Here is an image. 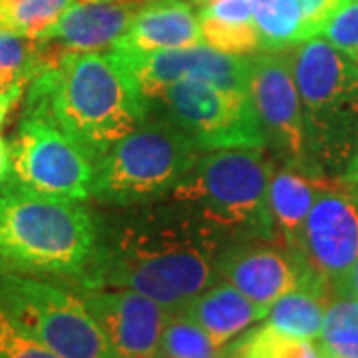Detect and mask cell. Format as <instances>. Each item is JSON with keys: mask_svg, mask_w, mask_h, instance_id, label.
I'll list each match as a JSON object with an SVG mask.
<instances>
[{"mask_svg": "<svg viewBox=\"0 0 358 358\" xmlns=\"http://www.w3.org/2000/svg\"><path fill=\"white\" fill-rule=\"evenodd\" d=\"M223 235L181 203L131 213L115 223L103 241L98 239L82 291L129 289L176 315L219 277Z\"/></svg>", "mask_w": 358, "mask_h": 358, "instance_id": "6da1fadb", "label": "cell"}, {"mask_svg": "<svg viewBox=\"0 0 358 358\" xmlns=\"http://www.w3.org/2000/svg\"><path fill=\"white\" fill-rule=\"evenodd\" d=\"M145 103L114 52H70L30 80L24 112L48 117L98 162L145 122Z\"/></svg>", "mask_w": 358, "mask_h": 358, "instance_id": "7a4b0ae2", "label": "cell"}, {"mask_svg": "<svg viewBox=\"0 0 358 358\" xmlns=\"http://www.w3.org/2000/svg\"><path fill=\"white\" fill-rule=\"evenodd\" d=\"M0 185V273L66 279L84 289L100 239L88 209L10 181Z\"/></svg>", "mask_w": 358, "mask_h": 358, "instance_id": "3957f363", "label": "cell"}, {"mask_svg": "<svg viewBox=\"0 0 358 358\" xmlns=\"http://www.w3.org/2000/svg\"><path fill=\"white\" fill-rule=\"evenodd\" d=\"M305 124L307 171L333 173L358 152V66L315 36L289 52Z\"/></svg>", "mask_w": 358, "mask_h": 358, "instance_id": "277c9868", "label": "cell"}, {"mask_svg": "<svg viewBox=\"0 0 358 358\" xmlns=\"http://www.w3.org/2000/svg\"><path fill=\"white\" fill-rule=\"evenodd\" d=\"M265 148L211 150L199 155L187 176L171 189L185 205L223 233H243L275 241L268 211L271 166Z\"/></svg>", "mask_w": 358, "mask_h": 358, "instance_id": "5b68a950", "label": "cell"}, {"mask_svg": "<svg viewBox=\"0 0 358 358\" xmlns=\"http://www.w3.org/2000/svg\"><path fill=\"white\" fill-rule=\"evenodd\" d=\"M199 157V145L173 122L141 124L96 162L92 195L131 205L171 193Z\"/></svg>", "mask_w": 358, "mask_h": 358, "instance_id": "8992f818", "label": "cell"}, {"mask_svg": "<svg viewBox=\"0 0 358 358\" xmlns=\"http://www.w3.org/2000/svg\"><path fill=\"white\" fill-rule=\"evenodd\" d=\"M0 307L60 358H117L84 299L56 282L0 273Z\"/></svg>", "mask_w": 358, "mask_h": 358, "instance_id": "52a82bcc", "label": "cell"}, {"mask_svg": "<svg viewBox=\"0 0 358 358\" xmlns=\"http://www.w3.org/2000/svg\"><path fill=\"white\" fill-rule=\"evenodd\" d=\"M8 148L10 169L4 181L78 203L92 195L96 162L48 117L24 112Z\"/></svg>", "mask_w": 358, "mask_h": 358, "instance_id": "ba28073f", "label": "cell"}, {"mask_svg": "<svg viewBox=\"0 0 358 358\" xmlns=\"http://www.w3.org/2000/svg\"><path fill=\"white\" fill-rule=\"evenodd\" d=\"M171 122L199 150L267 148L265 134L247 90L219 88L201 80H183L164 90Z\"/></svg>", "mask_w": 358, "mask_h": 358, "instance_id": "9c48e42d", "label": "cell"}, {"mask_svg": "<svg viewBox=\"0 0 358 358\" xmlns=\"http://www.w3.org/2000/svg\"><path fill=\"white\" fill-rule=\"evenodd\" d=\"M294 251L334 296H345L346 279L358 259V192L341 178H322Z\"/></svg>", "mask_w": 358, "mask_h": 358, "instance_id": "30bf717a", "label": "cell"}, {"mask_svg": "<svg viewBox=\"0 0 358 358\" xmlns=\"http://www.w3.org/2000/svg\"><path fill=\"white\" fill-rule=\"evenodd\" d=\"M249 96L267 145L291 167L307 171L303 108L289 54L263 52L249 58Z\"/></svg>", "mask_w": 358, "mask_h": 358, "instance_id": "8fae6325", "label": "cell"}, {"mask_svg": "<svg viewBox=\"0 0 358 358\" xmlns=\"http://www.w3.org/2000/svg\"><path fill=\"white\" fill-rule=\"evenodd\" d=\"M219 277L239 289L263 313V319L277 299L294 289H313L333 301L336 299L307 261L282 245H239L225 249L219 259Z\"/></svg>", "mask_w": 358, "mask_h": 358, "instance_id": "7c38bea8", "label": "cell"}, {"mask_svg": "<svg viewBox=\"0 0 358 358\" xmlns=\"http://www.w3.org/2000/svg\"><path fill=\"white\" fill-rule=\"evenodd\" d=\"M115 56L136 80L145 100L159 98L164 90L183 80H201L219 88L249 92V58L219 52L203 42L173 50Z\"/></svg>", "mask_w": 358, "mask_h": 358, "instance_id": "4fadbf2b", "label": "cell"}, {"mask_svg": "<svg viewBox=\"0 0 358 358\" xmlns=\"http://www.w3.org/2000/svg\"><path fill=\"white\" fill-rule=\"evenodd\" d=\"M82 299L117 358H159L171 313L157 301L129 289L96 287Z\"/></svg>", "mask_w": 358, "mask_h": 358, "instance_id": "5bb4252c", "label": "cell"}, {"mask_svg": "<svg viewBox=\"0 0 358 358\" xmlns=\"http://www.w3.org/2000/svg\"><path fill=\"white\" fill-rule=\"evenodd\" d=\"M143 4V0H74L36 38L40 62L54 68L70 52L110 50Z\"/></svg>", "mask_w": 358, "mask_h": 358, "instance_id": "9a60e30c", "label": "cell"}, {"mask_svg": "<svg viewBox=\"0 0 358 358\" xmlns=\"http://www.w3.org/2000/svg\"><path fill=\"white\" fill-rule=\"evenodd\" d=\"M201 26L192 4L183 0H150L112 46L115 54H150L201 44Z\"/></svg>", "mask_w": 358, "mask_h": 358, "instance_id": "2e32d148", "label": "cell"}, {"mask_svg": "<svg viewBox=\"0 0 358 358\" xmlns=\"http://www.w3.org/2000/svg\"><path fill=\"white\" fill-rule=\"evenodd\" d=\"M179 315L197 322L217 348H223L255 320L263 319V313L227 281L213 282L181 308Z\"/></svg>", "mask_w": 358, "mask_h": 358, "instance_id": "e0dca14e", "label": "cell"}, {"mask_svg": "<svg viewBox=\"0 0 358 358\" xmlns=\"http://www.w3.org/2000/svg\"><path fill=\"white\" fill-rule=\"evenodd\" d=\"M322 176L301 171V169H281L268 179V211L275 227V241L287 249H296L301 231L305 227L310 207L320 189Z\"/></svg>", "mask_w": 358, "mask_h": 358, "instance_id": "ac0fdd59", "label": "cell"}, {"mask_svg": "<svg viewBox=\"0 0 358 358\" xmlns=\"http://www.w3.org/2000/svg\"><path fill=\"white\" fill-rule=\"evenodd\" d=\"M203 40L231 56L261 52V38L249 0H207L197 10Z\"/></svg>", "mask_w": 358, "mask_h": 358, "instance_id": "d6986e66", "label": "cell"}, {"mask_svg": "<svg viewBox=\"0 0 358 358\" xmlns=\"http://www.w3.org/2000/svg\"><path fill=\"white\" fill-rule=\"evenodd\" d=\"M333 299L313 289H294L268 307L267 324L305 341H317L322 333L327 307Z\"/></svg>", "mask_w": 358, "mask_h": 358, "instance_id": "ffe728a7", "label": "cell"}, {"mask_svg": "<svg viewBox=\"0 0 358 358\" xmlns=\"http://www.w3.org/2000/svg\"><path fill=\"white\" fill-rule=\"evenodd\" d=\"M261 52H285L305 42L296 0H249Z\"/></svg>", "mask_w": 358, "mask_h": 358, "instance_id": "44dd1931", "label": "cell"}, {"mask_svg": "<svg viewBox=\"0 0 358 358\" xmlns=\"http://www.w3.org/2000/svg\"><path fill=\"white\" fill-rule=\"evenodd\" d=\"M223 358H320L313 341L296 338L263 324L241 336L223 352Z\"/></svg>", "mask_w": 358, "mask_h": 358, "instance_id": "7402d4cb", "label": "cell"}, {"mask_svg": "<svg viewBox=\"0 0 358 358\" xmlns=\"http://www.w3.org/2000/svg\"><path fill=\"white\" fill-rule=\"evenodd\" d=\"M74 0H0V28L38 38Z\"/></svg>", "mask_w": 358, "mask_h": 358, "instance_id": "603a6c76", "label": "cell"}, {"mask_svg": "<svg viewBox=\"0 0 358 358\" xmlns=\"http://www.w3.org/2000/svg\"><path fill=\"white\" fill-rule=\"evenodd\" d=\"M320 358H343L358 348V301L336 296L327 307L322 333L317 338Z\"/></svg>", "mask_w": 358, "mask_h": 358, "instance_id": "cb8c5ba5", "label": "cell"}, {"mask_svg": "<svg viewBox=\"0 0 358 358\" xmlns=\"http://www.w3.org/2000/svg\"><path fill=\"white\" fill-rule=\"evenodd\" d=\"M36 74H40L36 40L0 28V88L30 84Z\"/></svg>", "mask_w": 358, "mask_h": 358, "instance_id": "d4e9b609", "label": "cell"}, {"mask_svg": "<svg viewBox=\"0 0 358 358\" xmlns=\"http://www.w3.org/2000/svg\"><path fill=\"white\" fill-rule=\"evenodd\" d=\"M209 334L183 315L169 317L162 336V358H223Z\"/></svg>", "mask_w": 358, "mask_h": 358, "instance_id": "484cf974", "label": "cell"}, {"mask_svg": "<svg viewBox=\"0 0 358 358\" xmlns=\"http://www.w3.org/2000/svg\"><path fill=\"white\" fill-rule=\"evenodd\" d=\"M320 36L358 66V0H348L329 20Z\"/></svg>", "mask_w": 358, "mask_h": 358, "instance_id": "4316f807", "label": "cell"}, {"mask_svg": "<svg viewBox=\"0 0 358 358\" xmlns=\"http://www.w3.org/2000/svg\"><path fill=\"white\" fill-rule=\"evenodd\" d=\"M0 358H60L22 331L0 307Z\"/></svg>", "mask_w": 358, "mask_h": 358, "instance_id": "83f0119b", "label": "cell"}, {"mask_svg": "<svg viewBox=\"0 0 358 358\" xmlns=\"http://www.w3.org/2000/svg\"><path fill=\"white\" fill-rule=\"evenodd\" d=\"M296 2L301 10L303 34H305V40H308L320 36V32L329 24V20L348 0H296Z\"/></svg>", "mask_w": 358, "mask_h": 358, "instance_id": "f1b7e54d", "label": "cell"}, {"mask_svg": "<svg viewBox=\"0 0 358 358\" xmlns=\"http://www.w3.org/2000/svg\"><path fill=\"white\" fill-rule=\"evenodd\" d=\"M26 84H16L10 88H0V126L4 122V117L8 115V112L14 108V103L22 98Z\"/></svg>", "mask_w": 358, "mask_h": 358, "instance_id": "f546056e", "label": "cell"}, {"mask_svg": "<svg viewBox=\"0 0 358 358\" xmlns=\"http://www.w3.org/2000/svg\"><path fill=\"white\" fill-rule=\"evenodd\" d=\"M338 178L343 179L346 185H350L355 192H358V152L352 155V159L348 162V166L343 169V173Z\"/></svg>", "mask_w": 358, "mask_h": 358, "instance_id": "4dcf8cb0", "label": "cell"}, {"mask_svg": "<svg viewBox=\"0 0 358 358\" xmlns=\"http://www.w3.org/2000/svg\"><path fill=\"white\" fill-rule=\"evenodd\" d=\"M8 169H10V148L0 138V183L8 176Z\"/></svg>", "mask_w": 358, "mask_h": 358, "instance_id": "1f68e13d", "label": "cell"}, {"mask_svg": "<svg viewBox=\"0 0 358 358\" xmlns=\"http://www.w3.org/2000/svg\"><path fill=\"white\" fill-rule=\"evenodd\" d=\"M345 296H352V299L358 301V259L357 263H355V267H352V271H350V275H348V279H346Z\"/></svg>", "mask_w": 358, "mask_h": 358, "instance_id": "d6a6232c", "label": "cell"}, {"mask_svg": "<svg viewBox=\"0 0 358 358\" xmlns=\"http://www.w3.org/2000/svg\"><path fill=\"white\" fill-rule=\"evenodd\" d=\"M189 2H199V4H203V2H207V0H189Z\"/></svg>", "mask_w": 358, "mask_h": 358, "instance_id": "836d02e7", "label": "cell"}, {"mask_svg": "<svg viewBox=\"0 0 358 358\" xmlns=\"http://www.w3.org/2000/svg\"><path fill=\"white\" fill-rule=\"evenodd\" d=\"M143 2H150V0H143Z\"/></svg>", "mask_w": 358, "mask_h": 358, "instance_id": "e575fe53", "label": "cell"}, {"mask_svg": "<svg viewBox=\"0 0 358 358\" xmlns=\"http://www.w3.org/2000/svg\"><path fill=\"white\" fill-rule=\"evenodd\" d=\"M159 358H162V357H159Z\"/></svg>", "mask_w": 358, "mask_h": 358, "instance_id": "d590c367", "label": "cell"}]
</instances>
